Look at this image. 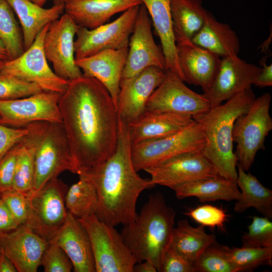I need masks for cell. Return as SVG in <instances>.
<instances>
[{"instance_id":"obj_9","label":"cell","mask_w":272,"mask_h":272,"mask_svg":"<svg viewBox=\"0 0 272 272\" xmlns=\"http://www.w3.org/2000/svg\"><path fill=\"white\" fill-rule=\"evenodd\" d=\"M205 144L201 126L194 120L182 129L170 135L131 145V156L134 167L138 172L180 154L202 151Z\"/></svg>"},{"instance_id":"obj_10","label":"cell","mask_w":272,"mask_h":272,"mask_svg":"<svg viewBox=\"0 0 272 272\" xmlns=\"http://www.w3.org/2000/svg\"><path fill=\"white\" fill-rule=\"evenodd\" d=\"M45 26L33 43L18 57L4 61L0 72L34 83L44 91L62 94L69 81L57 76L52 70L43 49V40L48 28Z\"/></svg>"},{"instance_id":"obj_45","label":"cell","mask_w":272,"mask_h":272,"mask_svg":"<svg viewBox=\"0 0 272 272\" xmlns=\"http://www.w3.org/2000/svg\"><path fill=\"white\" fill-rule=\"evenodd\" d=\"M20 225L0 197V232H9Z\"/></svg>"},{"instance_id":"obj_40","label":"cell","mask_w":272,"mask_h":272,"mask_svg":"<svg viewBox=\"0 0 272 272\" xmlns=\"http://www.w3.org/2000/svg\"><path fill=\"white\" fill-rule=\"evenodd\" d=\"M45 272H70L72 263L63 250L57 245L49 243L41 259Z\"/></svg>"},{"instance_id":"obj_24","label":"cell","mask_w":272,"mask_h":272,"mask_svg":"<svg viewBox=\"0 0 272 272\" xmlns=\"http://www.w3.org/2000/svg\"><path fill=\"white\" fill-rule=\"evenodd\" d=\"M193 121L192 118L186 115L146 110L136 120L127 124L132 145L170 135Z\"/></svg>"},{"instance_id":"obj_34","label":"cell","mask_w":272,"mask_h":272,"mask_svg":"<svg viewBox=\"0 0 272 272\" xmlns=\"http://www.w3.org/2000/svg\"><path fill=\"white\" fill-rule=\"evenodd\" d=\"M15 14L6 0H0V40L9 60L18 57L25 51L22 29Z\"/></svg>"},{"instance_id":"obj_28","label":"cell","mask_w":272,"mask_h":272,"mask_svg":"<svg viewBox=\"0 0 272 272\" xmlns=\"http://www.w3.org/2000/svg\"><path fill=\"white\" fill-rule=\"evenodd\" d=\"M173 190L178 199L193 196L201 202L237 200L240 196L236 182L220 174L184 183Z\"/></svg>"},{"instance_id":"obj_18","label":"cell","mask_w":272,"mask_h":272,"mask_svg":"<svg viewBox=\"0 0 272 272\" xmlns=\"http://www.w3.org/2000/svg\"><path fill=\"white\" fill-rule=\"evenodd\" d=\"M261 70L238 55L222 58L215 79L202 94L211 107L222 104L236 95L251 88Z\"/></svg>"},{"instance_id":"obj_12","label":"cell","mask_w":272,"mask_h":272,"mask_svg":"<svg viewBox=\"0 0 272 272\" xmlns=\"http://www.w3.org/2000/svg\"><path fill=\"white\" fill-rule=\"evenodd\" d=\"M79 26L71 16L63 13L49 25L43 40V49L54 73L68 81L83 76L75 55V37Z\"/></svg>"},{"instance_id":"obj_23","label":"cell","mask_w":272,"mask_h":272,"mask_svg":"<svg viewBox=\"0 0 272 272\" xmlns=\"http://www.w3.org/2000/svg\"><path fill=\"white\" fill-rule=\"evenodd\" d=\"M64 12L79 26L89 29L102 25L115 14L141 5L140 0H66Z\"/></svg>"},{"instance_id":"obj_31","label":"cell","mask_w":272,"mask_h":272,"mask_svg":"<svg viewBox=\"0 0 272 272\" xmlns=\"http://www.w3.org/2000/svg\"><path fill=\"white\" fill-rule=\"evenodd\" d=\"M216 241L215 235L207 233L204 226L193 227L187 220L183 219L174 227L169 247L194 264L206 248Z\"/></svg>"},{"instance_id":"obj_19","label":"cell","mask_w":272,"mask_h":272,"mask_svg":"<svg viewBox=\"0 0 272 272\" xmlns=\"http://www.w3.org/2000/svg\"><path fill=\"white\" fill-rule=\"evenodd\" d=\"M49 242L26 225L0 232V252L13 263L18 272H36Z\"/></svg>"},{"instance_id":"obj_37","label":"cell","mask_w":272,"mask_h":272,"mask_svg":"<svg viewBox=\"0 0 272 272\" xmlns=\"http://www.w3.org/2000/svg\"><path fill=\"white\" fill-rule=\"evenodd\" d=\"M248 231L241 237L242 246L272 247V222L265 217L252 216Z\"/></svg>"},{"instance_id":"obj_43","label":"cell","mask_w":272,"mask_h":272,"mask_svg":"<svg viewBox=\"0 0 272 272\" xmlns=\"http://www.w3.org/2000/svg\"><path fill=\"white\" fill-rule=\"evenodd\" d=\"M159 272H195L194 264L170 247L166 251Z\"/></svg>"},{"instance_id":"obj_49","label":"cell","mask_w":272,"mask_h":272,"mask_svg":"<svg viewBox=\"0 0 272 272\" xmlns=\"http://www.w3.org/2000/svg\"><path fill=\"white\" fill-rule=\"evenodd\" d=\"M271 30L270 34L269 35V37L260 46L261 52H264L265 55L267 54L268 52H269V47L271 42Z\"/></svg>"},{"instance_id":"obj_22","label":"cell","mask_w":272,"mask_h":272,"mask_svg":"<svg viewBox=\"0 0 272 272\" xmlns=\"http://www.w3.org/2000/svg\"><path fill=\"white\" fill-rule=\"evenodd\" d=\"M176 52L183 81L200 86L203 92L212 84L221 59L191 41L176 43Z\"/></svg>"},{"instance_id":"obj_3","label":"cell","mask_w":272,"mask_h":272,"mask_svg":"<svg viewBox=\"0 0 272 272\" xmlns=\"http://www.w3.org/2000/svg\"><path fill=\"white\" fill-rule=\"evenodd\" d=\"M255 99L250 88L193 118L201 126L205 139L202 150L205 156L219 174L236 182L238 162L233 151L234 124L238 116L248 110Z\"/></svg>"},{"instance_id":"obj_7","label":"cell","mask_w":272,"mask_h":272,"mask_svg":"<svg viewBox=\"0 0 272 272\" xmlns=\"http://www.w3.org/2000/svg\"><path fill=\"white\" fill-rule=\"evenodd\" d=\"M78 219L88 233L96 272H133L137 261L114 227L94 214Z\"/></svg>"},{"instance_id":"obj_36","label":"cell","mask_w":272,"mask_h":272,"mask_svg":"<svg viewBox=\"0 0 272 272\" xmlns=\"http://www.w3.org/2000/svg\"><path fill=\"white\" fill-rule=\"evenodd\" d=\"M229 248L216 241L212 243L194 263L195 272H236L230 258Z\"/></svg>"},{"instance_id":"obj_8","label":"cell","mask_w":272,"mask_h":272,"mask_svg":"<svg viewBox=\"0 0 272 272\" xmlns=\"http://www.w3.org/2000/svg\"><path fill=\"white\" fill-rule=\"evenodd\" d=\"M67 185L57 177L27 197L29 216L25 224L48 242L65 222Z\"/></svg>"},{"instance_id":"obj_30","label":"cell","mask_w":272,"mask_h":272,"mask_svg":"<svg viewBox=\"0 0 272 272\" xmlns=\"http://www.w3.org/2000/svg\"><path fill=\"white\" fill-rule=\"evenodd\" d=\"M172 30L176 44L191 41L202 27L209 11L201 0H171Z\"/></svg>"},{"instance_id":"obj_16","label":"cell","mask_w":272,"mask_h":272,"mask_svg":"<svg viewBox=\"0 0 272 272\" xmlns=\"http://www.w3.org/2000/svg\"><path fill=\"white\" fill-rule=\"evenodd\" d=\"M151 22L149 13L142 4L130 37L127 58L121 79L133 77L151 66L165 70V57L162 49L154 40Z\"/></svg>"},{"instance_id":"obj_26","label":"cell","mask_w":272,"mask_h":272,"mask_svg":"<svg viewBox=\"0 0 272 272\" xmlns=\"http://www.w3.org/2000/svg\"><path fill=\"white\" fill-rule=\"evenodd\" d=\"M140 1L146 7L159 37L165 59V70L173 72L183 81L172 30L171 0Z\"/></svg>"},{"instance_id":"obj_1","label":"cell","mask_w":272,"mask_h":272,"mask_svg":"<svg viewBox=\"0 0 272 272\" xmlns=\"http://www.w3.org/2000/svg\"><path fill=\"white\" fill-rule=\"evenodd\" d=\"M58 104L76 174L87 173L115 151L116 107L99 81L83 75L69 81Z\"/></svg>"},{"instance_id":"obj_5","label":"cell","mask_w":272,"mask_h":272,"mask_svg":"<svg viewBox=\"0 0 272 272\" xmlns=\"http://www.w3.org/2000/svg\"><path fill=\"white\" fill-rule=\"evenodd\" d=\"M26 126L35 149V177L31 192L38 190L63 171L76 174L62 122L37 121Z\"/></svg>"},{"instance_id":"obj_47","label":"cell","mask_w":272,"mask_h":272,"mask_svg":"<svg viewBox=\"0 0 272 272\" xmlns=\"http://www.w3.org/2000/svg\"><path fill=\"white\" fill-rule=\"evenodd\" d=\"M157 270L153 263L149 260L137 262L133 266V272H156Z\"/></svg>"},{"instance_id":"obj_33","label":"cell","mask_w":272,"mask_h":272,"mask_svg":"<svg viewBox=\"0 0 272 272\" xmlns=\"http://www.w3.org/2000/svg\"><path fill=\"white\" fill-rule=\"evenodd\" d=\"M35 152L34 143L28 133L20 140L13 182V189L26 196L32 191L34 184Z\"/></svg>"},{"instance_id":"obj_20","label":"cell","mask_w":272,"mask_h":272,"mask_svg":"<svg viewBox=\"0 0 272 272\" xmlns=\"http://www.w3.org/2000/svg\"><path fill=\"white\" fill-rule=\"evenodd\" d=\"M61 247L70 259L75 272H96L88 233L79 220L67 212L63 225L49 242Z\"/></svg>"},{"instance_id":"obj_14","label":"cell","mask_w":272,"mask_h":272,"mask_svg":"<svg viewBox=\"0 0 272 272\" xmlns=\"http://www.w3.org/2000/svg\"><path fill=\"white\" fill-rule=\"evenodd\" d=\"M61 94L42 91L11 100H0V123L23 127L37 121L62 122L59 108Z\"/></svg>"},{"instance_id":"obj_21","label":"cell","mask_w":272,"mask_h":272,"mask_svg":"<svg viewBox=\"0 0 272 272\" xmlns=\"http://www.w3.org/2000/svg\"><path fill=\"white\" fill-rule=\"evenodd\" d=\"M128 50V46L107 49L76 60L84 76L96 79L106 88L116 108L121 75Z\"/></svg>"},{"instance_id":"obj_11","label":"cell","mask_w":272,"mask_h":272,"mask_svg":"<svg viewBox=\"0 0 272 272\" xmlns=\"http://www.w3.org/2000/svg\"><path fill=\"white\" fill-rule=\"evenodd\" d=\"M140 6L128 9L112 22L94 29L79 26L74 43L76 60L103 50L128 46Z\"/></svg>"},{"instance_id":"obj_41","label":"cell","mask_w":272,"mask_h":272,"mask_svg":"<svg viewBox=\"0 0 272 272\" xmlns=\"http://www.w3.org/2000/svg\"><path fill=\"white\" fill-rule=\"evenodd\" d=\"M0 194V197L20 225H25L29 216L27 196L14 189L5 191Z\"/></svg>"},{"instance_id":"obj_39","label":"cell","mask_w":272,"mask_h":272,"mask_svg":"<svg viewBox=\"0 0 272 272\" xmlns=\"http://www.w3.org/2000/svg\"><path fill=\"white\" fill-rule=\"evenodd\" d=\"M185 215L204 227L224 230L225 222L229 216L221 208L211 205H204L189 209Z\"/></svg>"},{"instance_id":"obj_50","label":"cell","mask_w":272,"mask_h":272,"mask_svg":"<svg viewBox=\"0 0 272 272\" xmlns=\"http://www.w3.org/2000/svg\"><path fill=\"white\" fill-rule=\"evenodd\" d=\"M0 59L3 60H9V58L6 51V49L0 40Z\"/></svg>"},{"instance_id":"obj_13","label":"cell","mask_w":272,"mask_h":272,"mask_svg":"<svg viewBox=\"0 0 272 272\" xmlns=\"http://www.w3.org/2000/svg\"><path fill=\"white\" fill-rule=\"evenodd\" d=\"M175 73L165 70V76L150 97L146 110L181 114L191 118L211 107L203 94H198L184 83Z\"/></svg>"},{"instance_id":"obj_52","label":"cell","mask_w":272,"mask_h":272,"mask_svg":"<svg viewBox=\"0 0 272 272\" xmlns=\"http://www.w3.org/2000/svg\"><path fill=\"white\" fill-rule=\"evenodd\" d=\"M4 61H5V60H3L0 59V70L2 68V66H3Z\"/></svg>"},{"instance_id":"obj_17","label":"cell","mask_w":272,"mask_h":272,"mask_svg":"<svg viewBox=\"0 0 272 272\" xmlns=\"http://www.w3.org/2000/svg\"><path fill=\"white\" fill-rule=\"evenodd\" d=\"M165 76V70L151 66L121 79L117 103L118 119L127 124L138 119L146 111L148 99Z\"/></svg>"},{"instance_id":"obj_6","label":"cell","mask_w":272,"mask_h":272,"mask_svg":"<svg viewBox=\"0 0 272 272\" xmlns=\"http://www.w3.org/2000/svg\"><path fill=\"white\" fill-rule=\"evenodd\" d=\"M271 95L265 93L255 98L248 110L236 119L232 132L238 163L245 171L253 164L256 153L265 150L264 142L272 129L269 114Z\"/></svg>"},{"instance_id":"obj_51","label":"cell","mask_w":272,"mask_h":272,"mask_svg":"<svg viewBox=\"0 0 272 272\" xmlns=\"http://www.w3.org/2000/svg\"><path fill=\"white\" fill-rule=\"evenodd\" d=\"M32 2L35 3V4L43 7L44 5L45 4L47 0H30ZM63 1V0H61Z\"/></svg>"},{"instance_id":"obj_48","label":"cell","mask_w":272,"mask_h":272,"mask_svg":"<svg viewBox=\"0 0 272 272\" xmlns=\"http://www.w3.org/2000/svg\"><path fill=\"white\" fill-rule=\"evenodd\" d=\"M17 270L12 261L4 254L0 252V272H16Z\"/></svg>"},{"instance_id":"obj_32","label":"cell","mask_w":272,"mask_h":272,"mask_svg":"<svg viewBox=\"0 0 272 272\" xmlns=\"http://www.w3.org/2000/svg\"><path fill=\"white\" fill-rule=\"evenodd\" d=\"M65 202L67 212L77 218L95 214L98 195L93 183L86 175H79V180L68 188Z\"/></svg>"},{"instance_id":"obj_25","label":"cell","mask_w":272,"mask_h":272,"mask_svg":"<svg viewBox=\"0 0 272 272\" xmlns=\"http://www.w3.org/2000/svg\"><path fill=\"white\" fill-rule=\"evenodd\" d=\"M17 15L22 31L25 50L34 42L40 31L64 13L63 1L56 0L48 8L30 0H6Z\"/></svg>"},{"instance_id":"obj_44","label":"cell","mask_w":272,"mask_h":272,"mask_svg":"<svg viewBox=\"0 0 272 272\" xmlns=\"http://www.w3.org/2000/svg\"><path fill=\"white\" fill-rule=\"evenodd\" d=\"M29 132L26 126L13 127L0 123V161L15 144Z\"/></svg>"},{"instance_id":"obj_27","label":"cell","mask_w":272,"mask_h":272,"mask_svg":"<svg viewBox=\"0 0 272 272\" xmlns=\"http://www.w3.org/2000/svg\"><path fill=\"white\" fill-rule=\"evenodd\" d=\"M191 41L220 57L238 55L239 40L235 32L225 23L218 21L208 12L200 30Z\"/></svg>"},{"instance_id":"obj_4","label":"cell","mask_w":272,"mask_h":272,"mask_svg":"<svg viewBox=\"0 0 272 272\" xmlns=\"http://www.w3.org/2000/svg\"><path fill=\"white\" fill-rule=\"evenodd\" d=\"M175 215L162 193L156 192L149 195L134 220L124 225L121 235L137 262L149 260L159 271L169 246Z\"/></svg>"},{"instance_id":"obj_29","label":"cell","mask_w":272,"mask_h":272,"mask_svg":"<svg viewBox=\"0 0 272 272\" xmlns=\"http://www.w3.org/2000/svg\"><path fill=\"white\" fill-rule=\"evenodd\" d=\"M237 184L240 191L234 210L242 213L250 208L269 219H272V190L264 186L250 173H246L237 163Z\"/></svg>"},{"instance_id":"obj_35","label":"cell","mask_w":272,"mask_h":272,"mask_svg":"<svg viewBox=\"0 0 272 272\" xmlns=\"http://www.w3.org/2000/svg\"><path fill=\"white\" fill-rule=\"evenodd\" d=\"M229 256L236 272L250 271L260 266L272 265V247H233Z\"/></svg>"},{"instance_id":"obj_53","label":"cell","mask_w":272,"mask_h":272,"mask_svg":"<svg viewBox=\"0 0 272 272\" xmlns=\"http://www.w3.org/2000/svg\"><path fill=\"white\" fill-rule=\"evenodd\" d=\"M65 1H66V0H63V2Z\"/></svg>"},{"instance_id":"obj_15","label":"cell","mask_w":272,"mask_h":272,"mask_svg":"<svg viewBox=\"0 0 272 272\" xmlns=\"http://www.w3.org/2000/svg\"><path fill=\"white\" fill-rule=\"evenodd\" d=\"M154 185L176 187L195 180L219 174L202 151H190L172 157L144 170Z\"/></svg>"},{"instance_id":"obj_38","label":"cell","mask_w":272,"mask_h":272,"mask_svg":"<svg viewBox=\"0 0 272 272\" xmlns=\"http://www.w3.org/2000/svg\"><path fill=\"white\" fill-rule=\"evenodd\" d=\"M42 90L37 85L0 72V100L29 96Z\"/></svg>"},{"instance_id":"obj_42","label":"cell","mask_w":272,"mask_h":272,"mask_svg":"<svg viewBox=\"0 0 272 272\" xmlns=\"http://www.w3.org/2000/svg\"><path fill=\"white\" fill-rule=\"evenodd\" d=\"M20 141L0 161V194L13 189L14 178Z\"/></svg>"},{"instance_id":"obj_46","label":"cell","mask_w":272,"mask_h":272,"mask_svg":"<svg viewBox=\"0 0 272 272\" xmlns=\"http://www.w3.org/2000/svg\"><path fill=\"white\" fill-rule=\"evenodd\" d=\"M266 57L261 58L260 63L261 70L254 80L253 85L257 87L264 88L272 86V64L267 65Z\"/></svg>"},{"instance_id":"obj_2","label":"cell","mask_w":272,"mask_h":272,"mask_svg":"<svg viewBox=\"0 0 272 272\" xmlns=\"http://www.w3.org/2000/svg\"><path fill=\"white\" fill-rule=\"evenodd\" d=\"M131 146L127 124L118 119V141L114 153L90 172L82 174L91 180L96 190L98 205L96 216L113 227L132 222L137 215L139 195L155 186L150 179L137 173Z\"/></svg>"}]
</instances>
